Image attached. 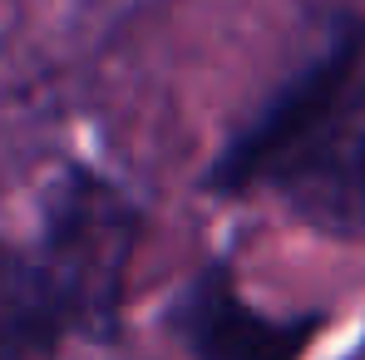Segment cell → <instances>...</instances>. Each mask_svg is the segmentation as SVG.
<instances>
[{"label":"cell","instance_id":"cell-1","mask_svg":"<svg viewBox=\"0 0 365 360\" xmlns=\"http://www.w3.org/2000/svg\"><path fill=\"white\" fill-rule=\"evenodd\" d=\"M365 109V25L346 20L331 45L262 109V119L232 138L207 182L217 192H252L262 182L316 173L351 119Z\"/></svg>","mask_w":365,"mask_h":360},{"label":"cell","instance_id":"cell-4","mask_svg":"<svg viewBox=\"0 0 365 360\" xmlns=\"http://www.w3.org/2000/svg\"><path fill=\"white\" fill-rule=\"evenodd\" d=\"M64 326L69 306L45 262L0 247V360H50Z\"/></svg>","mask_w":365,"mask_h":360},{"label":"cell","instance_id":"cell-3","mask_svg":"<svg viewBox=\"0 0 365 360\" xmlns=\"http://www.w3.org/2000/svg\"><path fill=\"white\" fill-rule=\"evenodd\" d=\"M321 316L272 321L252 311L222 277H197L178 301V331L197 360H297Z\"/></svg>","mask_w":365,"mask_h":360},{"label":"cell","instance_id":"cell-5","mask_svg":"<svg viewBox=\"0 0 365 360\" xmlns=\"http://www.w3.org/2000/svg\"><path fill=\"white\" fill-rule=\"evenodd\" d=\"M351 178H356V197H361V207H365V138L356 143V168H351Z\"/></svg>","mask_w":365,"mask_h":360},{"label":"cell","instance_id":"cell-2","mask_svg":"<svg viewBox=\"0 0 365 360\" xmlns=\"http://www.w3.org/2000/svg\"><path fill=\"white\" fill-rule=\"evenodd\" d=\"M133 237H138V222L114 187L94 178H74L55 197L45 272L60 287L69 321H79V316L99 321L114 311Z\"/></svg>","mask_w":365,"mask_h":360}]
</instances>
